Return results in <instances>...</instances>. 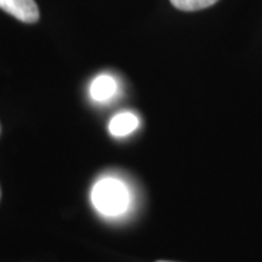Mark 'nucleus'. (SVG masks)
Masks as SVG:
<instances>
[{"label": "nucleus", "mask_w": 262, "mask_h": 262, "mask_svg": "<svg viewBox=\"0 0 262 262\" xmlns=\"http://www.w3.org/2000/svg\"><path fill=\"white\" fill-rule=\"evenodd\" d=\"M92 204L98 213L108 217L124 214L130 206V192L125 184L115 178L99 179L92 189Z\"/></svg>", "instance_id": "f257e3e1"}, {"label": "nucleus", "mask_w": 262, "mask_h": 262, "mask_svg": "<svg viewBox=\"0 0 262 262\" xmlns=\"http://www.w3.org/2000/svg\"><path fill=\"white\" fill-rule=\"evenodd\" d=\"M0 9L25 24H35L39 19L35 0H0Z\"/></svg>", "instance_id": "f03ea898"}, {"label": "nucleus", "mask_w": 262, "mask_h": 262, "mask_svg": "<svg viewBox=\"0 0 262 262\" xmlns=\"http://www.w3.org/2000/svg\"><path fill=\"white\" fill-rule=\"evenodd\" d=\"M118 84L113 76L101 75L91 84V96L98 102H105L117 94Z\"/></svg>", "instance_id": "7ed1b4c3"}, {"label": "nucleus", "mask_w": 262, "mask_h": 262, "mask_svg": "<svg viewBox=\"0 0 262 262\" xmlns=\"http://www.w3.org/2000/svg\"><path fill=\"white\" fill-rule=\"evenodd\" d=\"M139 118L131 113H121L110 121V133L115 137L128 136L139 127Z\"/></svg>", "instance_id": "20e7f679"}, {"label": "nucleus", "mask_w": 262, "mask_h": 262, "mask_svg": "<svg viewBox=\"0 0 262 262\" xmlns=\"http://www.w3.org/2000/svg\"><path fill=\"white\" fill-rule=\"evenodd\" d=\"M219 0H170V3L179 10L185 12H194L213 6Z\"/></svg>", "instance_id": "39448f33"}, {"label": "nucleus", "mask_w": 262, "mask_h": 262, "mask_svg": "<svg viewBox=\"0 0 262 262\" xmlns=\"http://www.w3.org/2000/svg\"><path fill=\"white\" fill-rule=\"evenodd\" d=\"M0 198H2V189H0Z\"/></svg>", "instance_id": "423d86ee"}, {"label": "nucleus", "mask_w": 262, "mask_h": 262, "mask_svg": "<svg viewBox=\"0 0 262 262\" xmlns=\"http://www.w3.org/2000/svg\"><path fill=\"white\" fill-rule=\"evenodd\" d=\"M160 262H163V261H160Z\"/></svg>", "instance_id": "0eeeda50"}]
</instances>
